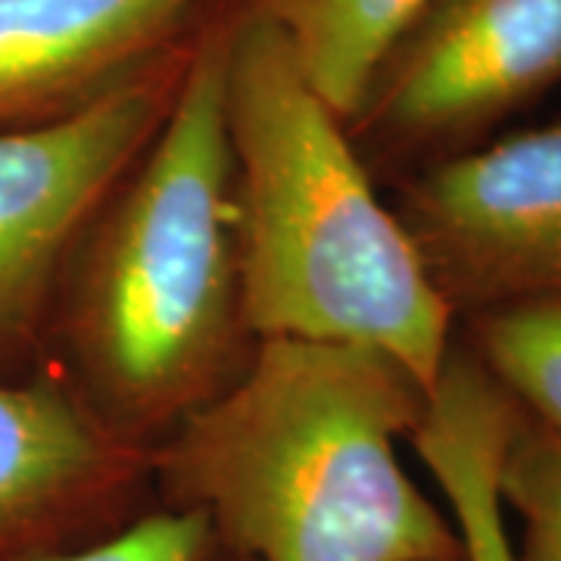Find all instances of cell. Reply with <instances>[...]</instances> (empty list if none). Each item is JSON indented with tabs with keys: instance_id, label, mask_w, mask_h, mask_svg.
Returning a JSON list of instances; mask_svg holds the SVG:
<instances>
[{
	"instance_id": "52a82bcc",
	"label": "cell",
	"mask_w": 561,
	"mask_h": 561,
	"mask_svg": "<svg viewBox=\"0 0 561 561\" xmlns=\"http://www.w3.org/2000/svg\"><path fill=\"white\" fill-rule=\"evenodd\" d=\"M150 449L60 371L0 378V559L101 540L138 518Z\"/></svg>"
},
{
	"instance_id": "4fadbf2b",
	"label": "cell",
	"mask_w": 561,
	"mask_h": 561,
	"mask_svg": "<svg viewBox=\"0 0 561 561\" xmlns=\"http://www.w3.org/2000/svg\"><path fill=\"white\" fill-rule=\"evenodd\" d=\"M219 542L197 512L153 505L101 540L28 549L0 561H219Z\"/></svg>"
},
{
	"instance_id": "7a4b0ae2",
	"label": "cell",
	"mask_w": 561,
	"mask_h": 561,
	"mask_svg": "<svg viewBox=\"0 0 561 561\" xmlns=\"http://www.w3.org/2000/svg\"><path fill=\"white\" fill-rule=\"evenodd\" d=\"M228 13L191 38L153 140L81 234L50 331L66 378L125 437L157 446L243 368Z\"/></svg>"
},
{
	"instance_id": "30bf717a",
	"label": "cell",
	"mask_w": 561,
	"mask_h": 561,
	"mask_svg": "<svg viewBox=\"0 0 561 561\" xmlns=\"http://www.w3.org/2000/svg\"><path fill=\"white\" fill-rule=\"evenodd\" d=\"M427 0H234V10L272 22L302 76L346 125L378 66Z\"/></svg>"
},
{
	"instance_id": "6da1fadb",
	"label": "cell",
	"mask_w": 561,
	"mask_h": 561,
	"mask_svg": "<svg viewBox=\"0 0 561 561\" xmlns=\"http://www.w3.org/2000/svg\"><path fill=\"white\" fill-rule=\"evenodd\" d=\"M427 390L368 346L253 341L243 368L150 449L160 505L221 559L461 561L449 512L405 471Z\"/></svg>"
},
{
	"instance_id": "8fae6325",
	"label": "cell",
	"mask_w": 561,
	"mask_h": 561,
	"mask_svg": "<svg viewBox=\"0 0 561 561\" xmlns=\"http://www.w3.org/2000/svg\"><path fill=\"white\" fill-rule=\"evenodd\" d=\"M471 353L524 415L561 434V297L468 316Z\"/></svg>"
},
{
	"instance_id": "8992f818",
	"label": "cell",
	"mask_w": 561,
	"mask_h": 561,
	"mask_svg": "<svg viewBox=\"0 0 561 561\" xmlns=\"http://www.w3.org/2000/svg\"><path fill=\"white\" fill-rule=\"evenodd\" d=\"M561 84V0H427L350 119L356 147L440 150Z\"/></svg>"
},
{
	"instance_id": "5bb4252c",
	"label": "cell",
	"mask_w": 561,
	"mask_h": 561,
	"mask_svg": "<svg viewBox=\"0 0 561 561\" xmlns=\"http://www.w3.org/2000/svg\"><path fill=\"white\" fill-rule=\"evenodd\" d=\"M219 561H241V559H219Z\"/></svg>"
},
{
	"instance_id": "7c38bea8",
	"label": "cell",
	"mask_w": 561,
	"mask_h": 561,
	"mask_svg": "<svg viewBox=\"0 0 561 561\" xmlns=\"http://www.w3.org/2000/svg\"><path fill=\"white\" fill-rule=\"evenodd\" d=\"M496 486L502 512L518 518V542H512L515 561H561L559 431L522 412L502 453Z\"/></svg>"
},
{
	"instance_id": "5b68a950",
	"label": "cell",
	"mask_w": 561,
	"mask_h": 561,
	"mask_svg": "<svg viewBox=\"0 0 561 561\" xmlns=\"http://www.w3.org/2000/svg\"><path fill=\"white\" fill-rule=\"evenodd\" d=\"M456 316L561 297V116L431 162L393 203Z\"/></svg>"
},
{
	"instance_id": "277c9868",
	"label": "cell",
	"mask_w": 561,
	"mask_h": 561,
	"mask_svg": "<svg viewBox=\"0 0 561 561\" xmlns=\"http://www.w3.org/2000/svg\"><path fill=\"white\" fill-rule=\"evenodd\" d=\"M187 50L72 119L0 131V378L41 353L69 256L160 131Z\"/></svg>"
},
{
	"instance_id": "9c48e42d",
	"label": "cell",
	"mask_w": 561,
	"mask_h": 561,
	"mask_svg": "<svg viewBox=\"0 0 561 561\" xmlns=\"http://www.w3.org/2000/svg\"><path fill=\"white\" fill-rule=\"evenodd\" d=\"M518 419V402L478 356L453 346L409 446L456 524L461 561H515L496 478Z\"/></svg>"
},
{
	"instance_id": "ba28073f",
	"label": "cell",
	"mask_w": 561,
	"mask_h": 561,
	"mask_svg": "<svg viewBox=\"0 0 561 561\" xmlns=\"http://www.w3.org/2000/svg\"><path fill=\"white\" fill-rule=\"evenodd\" d=\"M203 0H0V131L72 119L187 44Z\"/></svg>"
},
{
	"instance_id": "3957f363",
	"label": "cell",
	"mask_w": 561,
	"mask_h": 561,
	"mask_svg": "<svg viewBox=\"0 0 561 561\" xmlns=\"http://www.w3.org/2000/svg\"><path fill=\"white\" fill-rule=\"evenodd\" d=\"M225 125L250 341L368 346L431 393L453 353L456 312L375 191L350 125L302 76L278 28L234 7Z\"/></svg>"
}]
</instances>
